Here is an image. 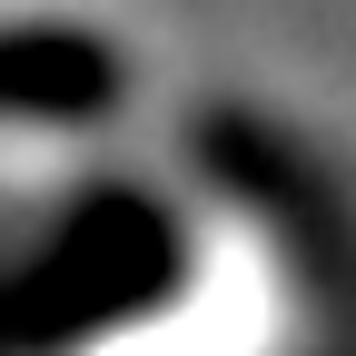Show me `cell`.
<instances>
[{
	"instance_id": "cell-1",
	"label": "cell",
	"mask_w": 356,
	"mask_h": 356,
	"mask_svg": "<svg viewBox=\"0 0 356 356\" xmlns=\"http://www.w3.org/2000/svg\"><path fill=\"white\" fill-rule=\"evenodd\" d=\"M119 99V60L89 30H0V109L20 119H79Z\"/></svg>"
}]
</instances>
